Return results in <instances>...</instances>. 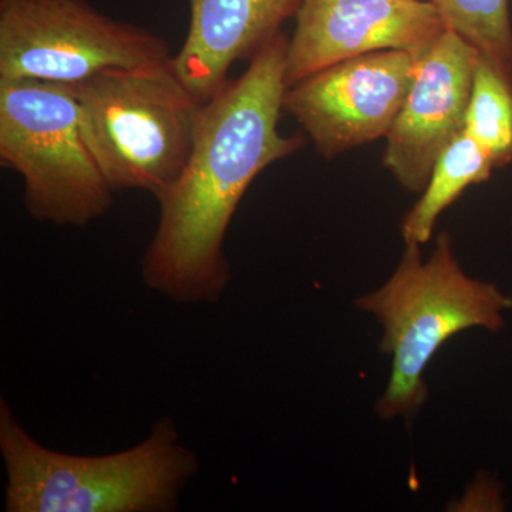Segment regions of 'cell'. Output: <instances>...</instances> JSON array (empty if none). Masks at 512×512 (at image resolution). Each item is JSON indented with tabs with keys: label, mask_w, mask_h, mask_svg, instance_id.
Here are the masks:
<instances>
[{
	"label": "cell",
	"mask_w": 512,
	"mask_h": 512,
	"mask_svg": "<svg viewBox=\"0 0 512 512\" xmlns=\"http://www.w3.org/2000/svg\"><path fill=\"white\" fill-rule=\"evenodd\" d=\"M289 37L279 32L247 72L205 103L183 173L158 197L160 220L141 258L151 291L177 303L217 302L231 281L225 235L256 177L305 146L282 136Z\"/></svg>",
	"instance_id": "cell-1"
},
{
	"label": "cell",
	"mask_w": 512,
	"mask_h": 512,
	"mask_svg": "<svg viewBox=\"0 0 512 512\" xmlns=\"http://www.w3.org/2000/svg\"><path fill=\"white\" fill-rule=\"evenodd\" d=\"M0 451L8 512L174 511L200 468L170 417L158 420L136 447L107 456H73L33 439L3 399Z\"/></svg>",
	"instance_id": "cell-2"
},
{
	"label": "cell",
	"mask_w": 512,
	"mask_h": 512,
	"mask_svg": "<svg viewBox=\"0 0 512 512\" xmlns=\"http://www.w3.org/2000/svg\"><path fill=\"white\" fill-rule=\"evenodd\" d=\"M355 305L379 320V350L392 356V373L376 414L383 420L412 421L429 399L423 375L441 346L467 329H503L512 298L497 285L468 276L454 254L453 238L441 232L427 261L421 245L406 244L389 281Z\"/></svg>",
	"instance_id": "cell-3"
},
{
	"label": "cell",
	"mask_w": 512,
	"mask_h": 512,
	"mask_svg": "<svg viewBox=\"0 0 512 512\" xmlns=\"http://www.w3.org/2000/svg\"><path fill=\"white\" fill-rule=\"evenodd\" d=\"M69 86L84 140L111 190L161 197L190 160L205 106L173 57L110 67Z\"/></svg>",
	"instance_id": "cell-4"
},
{
	"label": "cell",
	"mask_w": 512,
	"mask_h": 512,
	"mask_svg": "<svg viewBox=\"0 0 512 512\" xmlns=\"http://www.w3.org/2000/svg\"><path fill=\"white\" fill-rule=\"evenodd\" d=\"M0 161L22 175L33 220L86 227L113 205L69 84L0 80Z\"/></svg>",
	"instance_id": "cell-5"
},
{
	"label": "cell",
	"mask_w": 512,
	"mask_h": 512,
	"mask_svg": "<svg viewBox=\"0 0 512 512\" xmlns=\"http://www.w3.org/2000/svg\"><path fill=\"white\" fill-rule=\"evenodd\" d=\"M171 57L163 37L87 0H0V80L76 84Z\"/></svg>",
	"instance_id": "cell-6"
},
{
	"label": "cell",
	"mask_w": 512,
	"mask_h": 512,
	"mask_svg": "<svg viewBox=\"0 0 512 512\" xmlns=\"http://www.w3.org/2000/svg\"><path fill=\"white\" fill-rule=\"evenodd\" d=\"M420 52L382 50L343 60L286 89L284 110L319 156L386 138L412 87Z\"/></svg>",
	"instance_id": "cell-7"
},
{
	"label": "cell",
	"mask_w": 512,
	"mask_h": 512,
	"mask_svg": "<svg viewBox=\"0 0 512 512\" xmlns=\"http://www.w3.org/2000/svg\"><path fill=\"white\" fill-rule=\"evenodd\" d=\"M478 53L450 29L421 50L383 156L384 167L404 190L423 192L441 151L463 133Z\"/></svg>",
	"instance_id": "cell-8"
},
{
	"label": "cell",
	"mask_w": 512,
	"mask_h": 512,
	"mask_svg": "<svg viewBox=\"0 0 512 512\" xmlns=\"http://www.w3.org/2000/svg\"><path fill=\"white\" fill-rule=\"evenodd\" d=\"M289 37L286 84L382 50L421 52L446 30L433 0H305Z\"/></svg>",
	"instance_id": "cell-9"
},
{
	"label": "cell",
	"mask_w": 512,
	"mask_h": 512,
	"mask_svg": "<svg viewBox=\"0 0 512 512\" xmlns=\"http://www.w3.org/2000/svg\"><path fill=\"white\" fill-rule=\"evenodd\" d=\"M305 0H188L190 25L173 64L207 103L225 84L232 64L254 57Z\"/></svg>",
	"instance_id": "cell-10"
},
{
	"label": "cell",
	"mask_w": 512,
	"mask_h": 512,
	"mask_svg": "<svg viewBox=\"0 0 512 512\" xmlns=\"http://www.w3.org/2000/svg\"><path fill=\"white\" fill-rule=\"evenodd\" d=\"M494 163L487 151L468 136L458 134L443 151L431 170L429 183L402 222L406 244L424 245L430 241L437 220L460 198L470 185L490 180Z\"/></svg>",
	"instance_id": "cell-11"
},
{
	"label": "cell",
	"mask_w": 512,
	"mask_h": 512,
	"mask_svg": "<svg viewBox=\"0 0 512 512\" xmlns=\"http://www.w3.org/2000/svg\"><path fill=\"white\" fill-rule=\"evenodd\" d=\"M464 131L495 168L512 163V72L478 53Z\"/></svg>",
	"instance_id": "cell-12"
},
{
	"label": "cell",
	"mask_w": 512,
	"mask_h": 512,
	"mask_svg": "<svg viewBox=\"0 0 512 512\" xmlns=\"http://www.w3.org/2000/svg\"><path fill=\"white\" fill-rule=\"evenodd\" d=\"M446 29L512 72L510 0H433Z\"/></svg>",
	"instance_id": "cell-13"
}]
</instances>
